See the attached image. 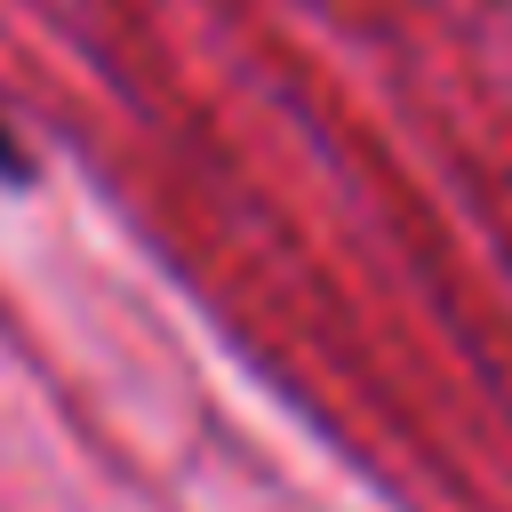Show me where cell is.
Wrapping results in <instances>:
<instances>
[{
	"label": "cell",
	"instance_id": "cell-1",
	"mask_svg": "<svg viewBox=\"0 0 512 512\" xmlns=\"http://www.w3.org/2000/svg\"><path fill=\"white\" fill-rule=\"evenodd\" d=\"M24 176H32V160H24L16 128H8V104H0V184H24Z\"/></svg>",
	"mask_w": 512,
	"mask_h": 512
}]
</instances>
